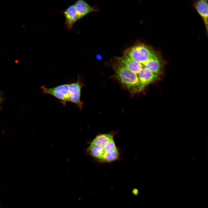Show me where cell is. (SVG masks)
I'll return each mask as SVG.
<instances>
[{
  "label": "cell",
  "instance_id": "4",
  "mask_svg": "<svg viewBox=\"0 0 208 208\" xmlns=\"http://www.w3.org/2000/svg\"><path fill=\"white\" fill-rule=\"evenodd\" d=\"M41 88L44 94L53 96L59 100L64 106L68 101L70 83L64 84L51 88L43 86Z\"/></svg>",
  "mask_w": 208,
  "mask_h": 208
},
{
  "label": "cell",
  "instance_id": "8",
  "mask_svg": "<svg viewBox=\"0 0 208 208\" xmlns=\"http://www.w3.org/2000/svg\"><path fill=\"white\" fill-rule=\"evenodd\" d=\"M163 60L159 52L154 57L142 64L144 67L159 75L162 70Z\"/></svg>",
  "mask_w": 208,
  "mask_h": 208
},
{
  "label": "cell",
  "instance_id": "12",
  "mask_svg": "<svg viewBox=\"0 0 208 208\" xmlns=\"http://www.w3.org/2000/svg\"><path fill=\"white\" fill-rule=\"evenodd\" d=\"M1 97L0 96V103L1 102Z\"/></svg>",
  "mask_w": 208,
  "mask_h": 208
},
{
  "label": "cell",
  "instance_id": "10",
  "mask_svg": "<svg viewBox=\"0 0 208 208\" xmlns=\"http://www.w3.org/2000/svg\"><path fill=\"white\" fill-rule=\"evenodd\" d=\"M74 4L78 21L90 13L97 11V9L95 7L90 6L83 0H78Z\"/></svg>",
  "mask_w": 208,
  "mask_h": 208
},
{
  "label": "cell",
  "instance_id": "6",
  "mask_svg": "<svg viewBox=\"0 0 208 208\" xmlns=\"http://www.w3.org/2000/svg\"><path fill=\"white\" fill-rule=\"evenodd\" d=\"M116 63L136 74L137 76L144 67L141 63L124 55L116 58Z\"/></svg>",
  "mask_w": 208,
  "mask_h": 208
},
{
  "label": "cell",
  "instance_id": "9",
  "mask_svg": "<svg viewBox=\"0 0 208 208\" xmlns=\"http://www.w3.org/2000/svg\"><path fill=\"white\" fill-rule=\"evenodd\" d=\"M62 13L65 19V27L68 30H70L72 28L75 23L79 21L74 4L70 5L63 11Z\"/></svg>",
  "mask_w": 208,
  "mask_h": 208
},
{
  "label": "cell",
  "instance_id": "7",
  "mask_svg": "<svg viewBox=\"0 0 208 208\" xmlns=\"http://www.w3.org/2000/svg\"><path fill=\"white\" fill-rule=\"evenodd\" d=\"M193 5L196 12L202 18L207 35L208 31V4L207 0L195 1Z\"/></svg>",
  "mask_w": 208,
  "mask_h": 208
},
{
  "label": "cell",
  "instance_id": "11",
  "mask_svg": "<svg viewBox=\"0 0 208 208\" xmlns=\"http://www.w3.org/2000/svg\"><path fill=\"white\" fill-rule=\"evenodd\" d=\"M159 75L156 74L149 69L143 68L137 75L139 81L144 88L148 85L157 80Z\"/></svg>",
  "mask_w": 208,
  "mask_h": 208
},
{
  "label": "cell",
  "instance_id": "3",
  "mask_svg": "<svg viewBox=\"0 0 208 208\" xmlns=\"http://www.w3.org/2000/svg\"><path fill=\"white\" fill-rule=\"evenodd\" d=\"M159 52L150 45L138 42L126 49L124 55L143 64Z\"/></svg>",
  "mask_w": 208,
  "mask_h": 208
},
{
  "label": "cell",
  "instance_id": "5",
  "mask_svg": "<svg viewBox=\"0 0 208 208\" xmlns=\"http://www.w3.org/2000/svg\"><path fill=\"white\" fill-rule=\"evenodd\" d=\"M84 85L81 77L79 75L77 81L70 83L68 101L75 105L80 110L83 107V103L81 99V90Z\"/></svg>",
  "mask_w": 208,
  "mask_h": 208
},
{
  "label": "cell",
  "instance_id": "1",
  "mask_svg": "<svg viewBox=\"0 0 208 208\" xmlns=\"http://www.w3.org/2000/svg\"><path fill=\"white\" fill-rule=\"evenodd\" d=\"M88 152L101 162H109L118 159L119 153L113 136L103 133L97 135L91 142Z\"/></svg>",
  "mask_w": 208,
  "mask_h": 208
},
{
  "label": "cell",
  "instance_id": "2",
  "mask_svg": "<svg viewBox=\"0 0 208 208\" xmlns=\"http://www.w3.org/2000/svg\"><path fill=\"white\" fill-rule=\"evenodd\" d=\"M113 67L116 78L132 94L144 89L136 74L116 62Z\"/></svg>",
  "mask_w": 208,
  "mask_h": 208
}]
</instances>
